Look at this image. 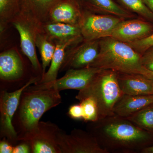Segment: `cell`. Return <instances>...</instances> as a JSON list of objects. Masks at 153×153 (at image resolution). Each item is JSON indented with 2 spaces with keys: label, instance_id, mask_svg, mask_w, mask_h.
Instances as JSON below:
<instances>
[{
  "label": "cell",
  "instance_id": "cell-1",
  "mask_svg": "<svg viewBox=\"0 0 153 153\" xmlns=\"http://www.w3.org/2000/svg\"><path fill=\"white\" fill-rule=\"evenodd\" d=\"M87 131L108 153H141L153 145V133L115 114L89 122Z\"/></svg>",
  "mask_w": 153,
  "mask_h": 153
},
{
  "label": "cell",
  "instance_id": "cell-2",
  "mask_svg": "<svg viewBox=\"0 0 153 153\" xmlns=\"http://www.w3.org/2000/svg\"><path fill=\"white\" fill-rule=\"evenodd\" d=\"M60 92L55 88H36L31 85L23 91L13 121L18 136L35 128L45 112L61 103Z\"/></svg>",
  "mask_w": 153,
  "mask_h": 153
},
{
  "label": "cell",
  "instance_id": "cell-3",
  "mask_svg": "<svg viewBox=\"0 0 153 153\" xmlns=\"http://www.w3.org/2000/svg\"><path fill=\"white\" fill-rule=\"evenodd\" d=\"M99 52L88 67L146 76L148 69L141 63V55L127 43L107 37L99 39Z\"/></svg>",
  "mask_w": 153,
  "mask_h": 153
},
{
  "label": "cell",
  "instance_id": "cell-4",
  "mask_svg": "<svg viewBox=\"0 0 153 153\" xmlns=\"http://www.w3.org/2000/svg\"><path fill=\"white\" fill-rule=\"evenodd\" d=\"M123 94L116 71L101 70L85 88L79 91L75 98L79 101L86 97L93 99L98 107L99 119H101L114 115V107Z\"/></svg>",
  "mask_w": 153,
  "mask_h": 153
},
{
  "label": "cell",
  "instance_id": "cell-5",
  "mask_svg": "<svg viewBox=\"0 0 153 153\" xmlns=\"http://www.w3.org/2000/svg\"><path fill=\"white\" fill-rule=\"evenodd\" d=\"M41 76L32 77L19 89L13 92L5 90L1 91L0 95V127L1 136L5 137L13 145L18 143V135L13 123L21 96L24 90L28 86L39 81Z\"/></svg>",
  "mask_w": 153,
  "mask_h": 153
},
{
  "label": "cell",
  "instance_id": "cell-6",
  "mask_svg": "<svg viewBox=\"0 0 153 153\" xmlns=\"http://www.w3.org/2000/svg\"><path fill=\"white\" fill-rule=\"evenodd\" d=\"M11 24L19 33L22 52L30 60L34 71L42 76L43 70L36 52V39L38 32L43 29L42 24L22 13Z\"/></svg>",
  "mask_w": 153,
  "mask_h": 153
},
{
  "label": "cell",
  "instance_id": "cell-7",
  "mask_svg": "<svg viewBox=\"0 0 153 153\" xmlns=\"http://www.w3.org/2000/svg\"><path fill=\"white\" fill-rule=\"evenodd\" d=\"M61 129L50 121H40L35 128L18 137V141L27 142L32 153H61L57 144Z\"/></svg>",
  "mask_w": 153,
  "mask_h": 153
},
{
  "label": "cell",
  "instance_id": "cell-8",
  "mask_svg": "<svg viewBox=\"0 0 153 153\" xmlns=\"http://www.w3.org/2000/svg\"><path fill=\"white\" fill-rule=\"evenodd\" d=\"M79 26L84 41H93L108 37L111 31L123 20L109 15L94 13L82 9Z\"/></svg>",
  "mask_w": 153,
  "mask_h": 153
},
{
  "label": "cell",
  "instance_id": "cell-9",
  "mask_svg": "<svg viewBox=\"0 0 153 153\" xmlns=\"http://www.w3.org/2000/svg\"><path fill=\"white\" fill-rule=\"evenodd\" d=\"M61 153H108L89 132L74 128L70 134L61 130L57 135Z\"/></svg>",
  "mask_w": 153,
  "mask_h": 153
},
{
  "label": "cell",
  "instance_id": "cell-10",
  "mask_svg": "<svg viewBox=\"0 0 153 153\" xmlns=\"http://www.w3.org/2000/svg\"><path fill=\"white\" fill-rule=\"evenodd\" d=\"M102 69L92 67L71 68L66 71L64 76L54 81L31 85L36 88H53L59 91L66 89L82 90Z\"/></svg>",
  "mask_w": 153,
  "mask_h": 153
},
{
  "label": "cell",
  "instance_id": "cell-11",
  "mask_svg": "<svg viewBox=\"0 0 153 153\" xmlns=\"http://www.w3.org/2000/svg\"><path fill=\"white\" fill-rule=\"evenodd\" d=\"M99 48V40H83L79 44L68 47L60 71L88 67L97 57Z\"/></svg>",
  "mask_w": 153,
  "mask_h": 153
},
{
  "label": "cell",
  "instance_id": "cell-12",
  "mask_svg": "<svg viewBox=\"0 0 153 153\" xmlns=\"http://www.w3.org/2000/svg\"><path fill=\"white\" fill-rule=\"evenodd\" d=\"M153 33L151 23L141 19L123 20L111 31L108 37L126 43L148 37Z\"/></svg>",
  "mask_w": 153,
  "mask_h": 153
},
{
  "label": "cell",
  "instance_id": "cell-13",
  "mask_svg": "<svg viewBox=\"0 0 153 153\" xmlns=\"http://www.w3.org/2000/svg\"><path fill=\"white\" fill-rule=\"evenodd\" d=\"M42 27L55 44L69 43L74 46L83 41L78 25L48 22L42 24Z\"/></svg>",
  "mask_w": 153,
  "mask_h": 153
},
{
  "label": "cell",
  "instance_id": "cell-14",
  "mask_svg": "<svg viewBox=\"0 0 153 153\" xmlns=\"http://www.w3.org/2000/svg\"><path fill=\"white\" fill-rule=\"evenodd\" d=\"M82 10L78 0H60L50 10L47 22L79 26Z\"/></svg>",
  "mask_w": 153,
  "mask_h": 153
},
{
  "label": "cell",
  "instance_id": "cell-15",
  "mask_svg": "<svg viewBox=\"0 0 153 153\" xmlns=\"http://www.w3.org/2000/svg\"><path fill=\"white\" fill-rule=\"evenodd\" d=\"M25 67L21 56L16 50L9 49L0 54V79L2 82H13L22 79Z\"/></svg>",
  "mask_w": 153,
  "mask_h": 153
},
{
  "label": "cell",
  "instance_id": "cell-16",
  "mask_svg": "<svg viewBox=\"0 0 153 153\" xmlns=\"http://www.w3.org/2000/svg\"><path fill=\"white\" fill-rule=\"evenodd\" d=\"M117 73L119 85L123 94L153 95V81L141 74Z\"/></svg>",
  "mask_w": 153,
  "mask_h": 153
},
{
  "label": "cell",
  "instance_id": "cell-17",
  "mask_svg": "<svg viewBox=\"0 0 153 153\" xmlns=\"http://www.w3.org/2000/svg\"><path fill=\"white\" fill-rule=\"evenodd\" d=\"M83 10L94 13L109 15L123 19L135 17L133 13L124 8L114 0H78Z\"/></svg>",
  "mask_w": 153,
  "mask_h": 153
},
{
  "label": "cell",
  "instance_id": "cell-18",
  "mask_svg": "<svg viewBox=\"0 0 153 153\" xmlns=\"http://www.w3.org/2000/svg\"><path fill=\"white\" fill-rule=\"evenodd\" d=\"M153 104V95H130L123 94L115 105L114 114L127 118Z\"/></svg>",
  "mask_w": 153,
  "mask_h": 153
},
{
  "label": "cell",
  "instance_id": "cell-19",
  "mask_svg": "<svg viewBox=\"0 0 153 153\" xmlns=\"http://www.w3.org/2000/svg\"><path fill=\"white\" fill-rule=\"evenodd\" d=\"M60 0H22L21 13L41 24L47 22L50 10Z\"/></svg>",
  "mask_w": 153,
  "mask_h": 153
},
{
  "label": "cell",
  "instance_id": "cell-20",
  "mask_svg": "<svg viewBox=\"0 0 153 153\" xmlns=\"http://www.w3.org/2000/svg\"><path fill=\"white\" fill-rule=\"evenodd\" d=\"M55 53L50 63L48 71L42 76L41 79L35 84H42L55 81L57 79L58 72L63 64L66 50L72 46L69 43L56 44Z\"/></svg>",
  "mask_w": 153,
  "mask_h": 153
},
{
  "label": "cell",
  "instance_id": "cell-21",
  "mask_svg": "<svg viewBox=\"0 0 153 153\" xmlns=\"http://www.w3.org/2000/svg\"><path fill=\"white\" fill-rule=\"evenodd\" d=\"M36 46L41 55L43 76L46 73L47 67L50 65L55 53L56 45L55 42L45 33L43 29L37 34Z\"/></svg>",
  "mask_w": 153,
  "mask_h": 153
},
{
  "label": "cell",
  "instance_id": "cell-22",
  "mask_svg": "<svg viewBox=\"0 0 153 153\" xmlns=\"http://www.w3.org/2000/svg\"><path fill=\"white\" fill-rule=\"evenodd\" d=\"M22 0H0V31L2 33L21 11Z\"/></svg>",
  "mask_w": 153,
  "mask_h": 153
},
{
  "label": "cell",
  "instance_id": "cell-23",
  "mask_svg": "<svg viewBox=\"0 0 153 153\" xmlns=\"http://www.w3.org/2000/svg\"><path fill=\"white\" fill-rule=\"evenodd\" d=\"M126 118L140 128L153 133V104Z\"/></svg>",
  "mask_w": 153,
  "mask_h": 153
},
{
  "label": "cell",
  "instance_id": "cell-24",
  "mask_svg": "<svg viewBox=\"0 0 153 153\" xmlns=\"http://www.w3.org/2000/svg\"><path fill=\"white\" fill-rule=\"evenodd\" d=\"M124 8L149 21L153 22V13L143 0H116Z\"/></svg>",
  "mask_w": 153,
  "mask_h": 153
},
{
  "label": "cell",
  "instance_id": "cell-25",
  "mask_svg": "<svg viewBox=\"0 0 153 153\" xmlns=\"http://www.w3.org/2000/svg\"><path fill=\"white\" fill-rule=\"evenodd\" d=\"M79 103L82 106L83 116L82 120L87 122H92L98 120V107L95 101L91 97L83 99Z\"/></svg>",
  "mask_w": 153,
  "mask_h": 153
},
{
  "label": "cell",
  "instance_id": "cell-26",
  "mask_svg": "<svg viewBox=\"0 0 153 153\" xmlns=\"http://www.w3.org/2000/svg\"><path fill=\"white\" fill-rule=\"evenodd\" d=\"M127 44L142 55L146 50L153 46V33L146 38Z\"/></svg>",
  "mask_w": 153,
  "mask_h": 153
},
{
  "label": "cell",
  "instance_id": "cell-27",
  "mask_svg": "<svg viewBox=\"0 0 153 153\" xmlns=\"http://www.w3.org/2000/svg\"><path fill=\"white\" fill-rule=\"evenodd\" d=\"M141 63L145 68L153 71V46L146 50L141 55Z\"/></svg>",
  "mask_w": 153,
  "mask_h": 153
},
{
  "label": "cell",
  "instance_id": "cell-28",
  "mask_svg": "<svg viewBox=\"0 0 153 153\" xmlns=\"http://www.w3.org/2000/svg\"><path fill=\"white\" fill-rule=\"evenodd\" d=\"M68 114L69 117L76 120H82L83 112L80 103L72 105L68 109Z\"/></svg>",
  "mask_w": 153,
  "mask_h": 153
},
{
  "label": "cell",
  "instance_id": "cell-29",
  "mask_svg": "<svg viewBox=\"0 0 153 153\" xmlns=\"http://www.w3.org/2000/svg\"><path fill=\"white\" fill-rule=\"evenodd\" d=\"M20 143L14 146L13 153H32L30 144L27 142L20 141Z\"/></svg>",
  "mask_w": 153,
  "mask_h": 153
},
{
  "label": "cell",
  "instance_id": "cell-30",
  "mask_svg": "<svg viewBox=\"0 0 153 153\" xmlns=\"http://www.w3.org/2000/svg\"><path fill=\"white\" fill-rule=\"evenodd\" d=\"M14 146L5 137L0 141V153H13Z\"/></svg>",
  "mask_w": 153,
  "mask_h": 153
},
{
  "label": "cell",
  "instance_id": "cell-31",
  "mask_svg": "<svg viewBox=\"0 0 153 153\" xmlns=\"http://www.w3.org/2000/svg\"><path fill=\"white\" fill-rule=\"evenodd\" d=\"M145 4L153 13V0H143Z\"/></svg>",
  "mask_w": 153,
  "mask_h": 153
},
{
  "label": "cell",
  "instance_id": "cell-32",
  "mask_svg": "<svg viewBox=\"0 0 153 153\" xmlns=\"http://www.w3.org/2000/svg\"><path fill=\"white\" fill-rule=\"evenodd\" d=\"M141 153H153V145L145 148L142 151Z\"/></svg>",
  "mask_w": 153,
  "mask_h": 153
},
{
  "label": "cell",
  "instance_id": "cell-33",
  "mask_svg": "<svg viewBox=\"0 0 153 153\" xmlns=\"http://www.w3.org/2000/svg\"><path fill=\"white\" fill-rule=\"evenodd\" d=\"M147 77L152 80L153 81V71H149L148 70V73L147 74Z\"/></svg>",
  "mask_w": 153,
  "mask_h": 153
}]
</instances>
